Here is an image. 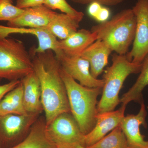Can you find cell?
I'll list each match as a JSON object with an SVG mask.
<instances>
[{
    "mask_svg": "<svg viewBox=\"0 0 148 148\" xmlns=\"http://www.w3.org/2000/svg\"><path fill=\"white\" fill-rule=\"evenodd\" d=\"M146 1H147V3L148 7V0H146Z\"/></svg>",
    "mask_w": 148,
    "mask_h": 148,
    "instance_id": "obj_31",
    "label": "cell"
},
{
    "mask_svg": "<svg viewBox=\"0 0 148 148\" xmlns=\"http://www.w3.org/2000/svg\"><path fill=\"white\" fill-rule=\"evenodd\" d=\"M55 54L62 69L80 84L88 87L103 88L104 79L92 76L90 64L87 60L81 56H69L61 51Z\"/></svg>",
    "mask_w": 148,
    "mask_h": 148,
    "instance_id": "obj_9",
    "label": "cell"
},
{
    "mask_svg": "<svg viewBox=\"0 0 148 148\" xmlns=\"http://www.w3.org/2000/svg\"><path fill=\"white\" fill-rule=\"evenodd\" d=\"M110 15V12L109 9L107 8L106 6H103L95 19L96 21L102 23L109 20Z\"/></svg>",
    "mask_w": 148,
    "mask_h": 148,
    "instance_id": "obj_28",
    "label": "cell"
},
{
    "mask_svg": "<svg viewBox=\"0 0 148 148\" xmlns=\"http://www.w3.org/2000/svg\"><path fill=\"white\" fill-rule=\"evenodd\" d=\"M56 12L44 5L24 9L17 18L8 22L7 26L32 29H46Z\"/></svg>",
    "mask_w": 148,
    "mask_h": 148,
    "instance_id": "obj_13",
    "label": "cell"
},
{
    "mask_svg": "<svg viewBox=\"0 0 148 148\" xmlns=\"http://www.w3.org/2000/svg\"><path fill=\"white\" fill-rule=\"evenodd\" d=\"M56 148H71L69 147H64V146H57Z\"/></svg>",
    "mask_w": 148,
    "mask_h": 148,
    "instance_id": "obj_30",
    "label": "cell"
},
{
    "mask_svg": "<svg viewBox=\"0 0 148 148\" xmlns=\"http://www.w3.org/2000/svg\"><path fill=\"white\" fill-rule=\"evenodd\" d=\"M21 82V80L12 81L0 85V101L10 91L13 89Z\"/></svg>",
    "mask_w": 148,
    "mask_h": 148,
    "instance_id": "obj_26",
    "label": "cell"
},
{
    "mask_svg": "<svg viewBox=\"0 0 148 148\" xmlns=\"http://www.w3.org/2000/svg\"><path fill=\"white\" fill-rule=\"evenodd\" d=\"M136 18L132 9L123 10L108 21L93 26L91 31L112 51L125 55L135 38Z\"/></svg>",
    "mask_w": 148,
    "mask_h": 148,
    "instance_id": "obj_3",
    "label": "cell"
},
{
    "mask_svg": "<svg viewBox=\"0 0 148 148\" xmlns=\"http://www.w3.org/2000/svg\"><path fill=\"white\" fill-rule=\"evenodd\" d=\"M11 0H0V21L8 22L20 16L24 9L13 5Z\"/></svg>",
    "mask_w": 148,
    "mask_h": 148,
    "instance_id": "obj_22",
    "label": "cell"
},
{
    "mask_svg": "<svg viewBox=\"0 0 148 148\" xmlns=\"http://www.w3.org/2000/svg\"><path fill=\"white\" fill-rule=\"evenodd\" d=\"M112 64L105 72L102 96L97 105L98 113L114 111L121 103L119 93L125 81L132 74L140 73L142 64L130 61L125 55L114 53Z\"/></svg>",
    "mask_w": 148,
    "mask_h": 148,
    "instance_id": "obj_4",
    "label": "cell"
},
{
    "mask_svg": "<svg viewBox=\"0 0 148 148\" xmlns=\"http://www.w3.org/2000/svg\"><path fill=\"white\" fill-rule=\"evenodd\" d=\"M112 49L102 40H96L84 51L81 56L87 60L92 76L98 79L108 63Z\"/></svg>",
    "mask_w": 148,
    "mask_h": 148,
    "instance_id": "obj_15",
    "label": "cell"
},
{
    "mask_svg": "<svg viewBox=\"0 0 148 148\" xmlns=\"http://www.w3.org/2000/svg\"><path fill=\"white\" fill-rule=\"evenodd\" d=\"M103 5L97 2L89 4L88 8V13L89 16L95 19Z\"/></svg>",
    "mask_w": 148,
    "mask_h": 148,
    "instance_id": "obj_27",
    "label": "cell"
},
{
    "mask_svg": "<svg viewBox=\"0 0 148 148\" xmlns=\"http://www.w3.org/2000/svg\"><path fill=\"white\" fill-rule=\"evenodd\" d=\"M83 18L56 12L46 29L60 40L65 39L77 31Z\"/></svg>",
    "mask_w": 148,
    "mask_h": 148,
    "instance_id": "obj_17",
    "label": "cell"
},
{
    "mask_svg": "<svg viewBox=\"0 0 148 148\" xmlns=\"http://www.w3.org/2000/svg\"><path fill=\"white\" fill-rule=\"evenodd\" d=\"M88 148H130L124 133L120 126Z\"/></svg>",
    "mask_w": 148,
    "mask_h": 148,
    "instance_id": "obj_21",
    "label": "cell"
},
{
    "mask_svg": "<svg viewBox=\"0 0 148 148\" xmlns=\"http://www.w3.org/2000/svg\"><path fill=\"white\" fill-rule=\"evenodd\" d=\"M71 1L80 4H88L93 2H97L104 6H113L119 4L124 0H70Z\"/></svg>",
    "mask_w": 148,
    "mask_h": 148,
    "instance_id": "obj_24",
    "label": "cell"
},
{
    "mask_svg": "<svg viewBox=\"0 0 148 148\" xmlns=\"http://www.w3.org/2000/svg\"><path fill=\"white\" fill-rule=\"evenodd\" d=\"M44 5L52 10H58L62 13L71 16L84 18V14L82 12L75 9L66 0H45Z\"/></svg>",
    "mask_w": 148,
    "mask_h": 148,
    "instance_id": "obj_23",
    "label": "cell"
},
{
    "mask_svg": "<svg viewBox=\"0 0 148 148\" xmlns=\"http://www.w3.org/2000/svg\"><path fill=\"white\" fill-rule=\"evenodd\" d=\"M12 34L31 35L36 38L38 47L33 49L32 54L41 53L49 50L53 51L55 54L58 52V40L46 29L13 27L0 25V40L8 38Z\"/></svg>",
    "mask_w": 148,
    "mask_h": 148,
    "instance_id": "obj_12",
    "label": "cell"
},
{
    "mask_svg": "<svg viewBox=\"0 0 148 148\" xmlns=\"http://www.w3.org/2000/svg\"><path fill=\"white\" fill-rule=\"evenodd\" d=\"M30 54L34 72L40 85L42 103L47 125L59 115L71 112L66 86L61 76V66L53 51Z\"/></svg>",
    "mask_w": 148,
    "mask_h": 148,
    "instance_id": "obj_1",
    "label": "cell"
},
{
    "mask_svg": "<svg viewBox=\"0 0 148 148\" xmlns=\"http://www.w3.org/2000/svg\"><path fill=\"white\" fill-rule=\"evenodd\" d=\"M137 114H127L123 119L120 125L126 137L130 148H148V141L144 139L140 132V127H147V111L144 101Z\"/></svg>",
    "mask_w": 148,
    "mask_h": 148,
    "instance_id": "obj_11",
    "label": "cell"
},
{
    "mask_svg": "<svg viewBox=\"0 0 148 148\" xmlns=\"http://www.w3.org/2000/svg\"><path fill=\"white\" fill-rule=\"evenodd\" d=\"M61 76L67 91L71 112L84 135L90 132L96 122L97 100L102 88H89L77 82L61 67Z\"/></svg>",
    "mask_w": 148,
    "mask_h": 148,
    "instance_id": "obj_2",
    "label": "cell"
},
{
    "mask_svg": "<svg viewBox=\"0 0 148 148\" xmlns=\"http://www.w3.org/2000/svg\"><path fill=\"white\" fill-rule=\"evenodd\" d=\"M32 57L20 40H0V80H21L34 72Z\"/></svg>",
    "mask_w": 148,
    "mask_h": 148,
    "instance_id": "obj_5",
    "label": "cell"
},
{
    "mask_svg": "<svg viewBox=\"0 0 148 148\" xmlns=\"http://www.w3.org/2000/svg\"><path fill=\"white\" fill-rule=\"evenodd\" d=\"M12 1H13L14 0H11Z\"/></svg>",
    "mask_w": 148,
    "mask_h": 148,
    "instance_id": "obj_32",
    "label": "cell"
},
{
    "mask_svg": "<svg viewBox=\"0 0 148 148\" xmlns=\"http://www.w3.org/2000/svg\"><path fill=\"white\" fill-rule=\"evenodd\" d=\"M46 133L56 147H71L76 145L84 147L85 135L71 112L64 113L56 117L47 125Z\"/></svg>",
    "mask_w": 148,
    "mask_h": 148,
    "instance_id": "obj_7",
    "label": "cell"
},
{
    "mask_svg": "<svg viewBox=\"0 0 148 148\" xmlns=\"http://www.w3.org/2000/svg\"><path fill=\"white\" fill-rule=\"evenodd\" d=\"M126 107L122 105L117 110L97 114L94 128L84 135V147L92 145L104 138L108 132L119 126L125 116Z\"/></svg>",
    "mask_w": 148,
    "mask_h": 148,
    "instance_id": "obj_10",
    "label": "cell"
},
{
    "mask_svg": "<svg viewBox=\"0 0 148 148\" xmlns=\"http://www.w3.org/2000/svg\"><path fill=\"white\" fill-rule=\"evenodd\" d=\"M71 148H88L86 147H84L80 145H76L71 147Z\"/></svg>",
    "mask_w": 148,
    "mask_h": 148,
    "instance_id": "obj_29",
    "label": "cell"
},
{
    "mask_svg": "<svg viewBox=\"0 0 148 148\" xmlns=\"http://www.w3.org/2000/svg\"><path fill=\"white\" fill-rule=\"evenodd\" d=\"M137 79L132 87L120 98L122 105L127 106L131 101L141 104L143 102V92L148 86V54L142 63V68Z\"/></svg>",
    "mask_w": 148,
    "mask_h": 148,
    "instance_id": "obj_20",
    "label": "cell"
},
{
    "mask_svg": "<svg viewBox=\"0 0 148 148\" xmlns=\"http://www.w3.org/2000/svg\"><path fill=\"white\" fill-rule=\"evenodd\" d=\"M45 0H16V6L19 8L25 9L44 5Z\"/></svg>",
    "mask_w": 148,
    "mask_h": 148,
    "instance_id": "obj_25",
    "label": "cell"
},
{
    "mask_svg": "<svg viewBox=\"0 0 148 148\" xmlns=\"http://www.w3.org/2000/svg\"><path fill=\"white\" fill-rule=\"evenodd\" d=\"M132 10L136 16V30L132 49L126 56L130 61L142 64L148 54V7L147 1L138 0Z\"/></svg>",
    "mask_w": 148,
    "mask_h": 148,
    "instance_id": "obj_8",
    "label": "cell"
},
{
    "mask_svg": "<svg viewBox=\"0 0 148 148\" xmlns=\"http://www.w3.org/2000/svg\"><path fill=\"white\" fill-rule=\"evenodd\" d=\"M27 114L28 113L25 110L23 103V87L21 81L0 101V115Z\"/></svg>",
    "mask_w": 148,
    "mask_h": 148,
    "instance_id": "obj_19",
    "label": "cell"
},
{
    "mask_svg": "<svg viewBox=\"0 0 148 148\" xmlns=\"http://www.w3.org/2000/svg\"><path fill=\"white\" fill-rule=\"evenodd\" d=\"M23 87V103L28 113L41 114L43 108L41 90L38 77L32 72L21 80Z\"/></svg>",
    "mask_w": 148,
    "mask_h": 148,
    "instance_id": "obj_16",
    "label": "cell"
},
{
    "mask_svg": "<svg viewBox=\"0 0 148 148\" xmlns=\"http://www.w3.org/2000/svg\"><path fill=\"white\" fill-rule=\"evenodd\" d=\"M39 113L0 115V148L13 147L27 137Z\"/></svg>",
    "mask_w": 148,
    "mask_h": 148,
    "instance_id": "obj_6",
    "label": "cell"
},
{
    "mask_svg": "<svg viewBox=\"0 0 148 148\" xmlns=\"http://www.w3.org/2000/svg\"><path fill=\"white\" fill-rule=\"evenodd\" d=\"M47 124L45 116H40L31 127L29 134L21 143L11 148H56L46 133Z\"/></svg>",
    "mask_w": 148,
    "mask_h": 148,
    "instance_id": "obj_18",
    "label": "cell"
},
{
    "mask_svg": "<svg viewBox=\"0 0 148 148\" xmlns=\"http://www.w3.org/2000/svg\"><path fill=\"white\" fill-rule=\"evenodd\" d=\"M98 39L94 32L86 29L78 30L65 39L58 40V52L61 51L70 56H80L89 46Z\"/></svg>",
    "mask_w": 148,
    "mask_h": 148,
    "instance_id": "obj_14",
    "label": "cell"
}]
</instances>
